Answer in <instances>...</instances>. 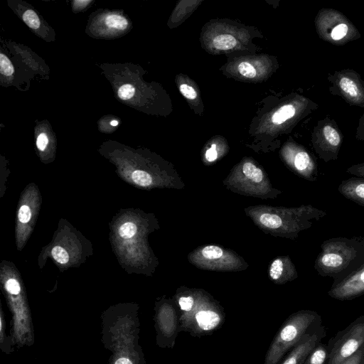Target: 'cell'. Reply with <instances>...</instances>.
<instances>
[{
	"label": "cell",
	"mask_w": 364,
	"mask_h": 364,
	"mask_svg": "<svg viewBox=\"0 0 364 364\" xmlns=\"http://www.w3.org/2000/svg\"><path fill=\"white\" fill-rule=\"evenodd\" d=\"M364 263V237H333L324 240L317 255L314 269L333 282L344 277Z\"/></svg>",
	"instance_id": "obj_1"
},
{
	"label": "cell",
	"mask_w": 364,
	"mask_h": 364,
	"mask_svg": "<svg viewBox=\"0 0 364 364\" xmlns=\"http://www.w3.org/2000/svg\"><path fill=\"white\" fill-rule=\"evenodd\" d=\"M321 325V317L314 311L301 310L291 314L275 335L267 352L264 364H278L305 335Z\"/></svg>",
	"instance_id": "obj_2"
},
{
	"label": "cell",
	"mask_w": 364,
	"mask_h": 364,
	"mask_svg": "<svg viewBox=\"0 0 364 364\" xmlns=\"http://www.w3.org/2000/svg\"><path fill=\"white\" fill-rule=\"evenodd\" d=\"M327 348L328 364H340L364 348V314L331 338Z\"/></svg>",
	"instance_id": "obj_3"
},
{
	"label": "cell",
	"mask_w": 364,
	"mask_h": 364,
	"mask_svg": "<svg viewBox=\"0 0 364 364\" xmlns=\"http://www.w3.org/2000/svg\"><path fill=\"white\" fill-rule=\"evenodd\" d=\"M224 320L225 315L220 308L200 296L189 314L180 316V331H187L194 336H200L218 328Z\"/></svg>",
	"instance_id": "obj_4"
},
{
	"label": "cell",
	"mask_w": 364,
	"mask_h": 364,
	"mask_svg": "<svg viewBox=\"0 0 364 364\" xmlns=\"http://www.w3.org/2000/svg\"><path fill=\"white\" fill-rule=\"evenodd\" d=\"M328 294L340 301L351 300L364 294V263L344 277L333 282Z\"/></svg>",
	"instance_id": "obj_5"
},
{
	"label": "cell",
	"mask_w": 364,
	"mask_h": 364,
	"mask_svg": "<svg viewBox=\"0 0 364 364\" xmlns=\"http://www.w3.org/2000/svg\"><path fill=\"white\" fill-rule=\"evenodd\" d=\"M341 145V135L331 125L323 127L321 133L316 136L314 141L316 152L325 162L337 159Z\"/></svg>",
	"instance_id": "obj_6"
},
{
	"label": "cell",
	"mask_w": 364,
	"mask_h": 364,
	"mask_svg": "<svg viewBox=\"0 0 364 364\" xmlns=\"http://www.w3.org/2000/svg\"><path fill=\"white\" fill-rule=\"evenodd\" d=\"M325 336L326 331L323 325L314 331L305 335L291 349L282 364H304L310 353Z\"/></svg>",
	"instance_id": "obj_7"
},
{
	"label": "cell",
	"mask_w": 364,
	"mask_h": 364,
	"mask_svg": "<svg viewBox=\"0 0 364 364\" xmlns=\"http://www.w3.org/2000/svg\"><path fill=\"white\" fill-rule=\"evenodd\" d=\"M157 320L161 333L172 347L180 331L179 318L174 308L167 304L163 305L158 313Z\"/></svg>",
	"instance_id": "obj_8"
},
{
	"label": "cell",
	"mask_w": 364,
	"mask_h": 364,
	"mask_svg": "<svg viewBox=\"0 0 364 364\" xmlns=\"http://www.w3.org/2000/svg\"><path fill=\"white\" fill-rule=\"evenodd\" d=\"M338 191L345 198L364 207V177L354 176L343 180Z\"/></svg>",
	"instance_id": "obj_9"
},
{
	"label": "cell",
	"mask_w": 364,
	"mask_h": 364,
	"mask_svg": "<svg viewBox=\"0 0 364 364\" xmlns=\"http://www.w3.org/2000/svg\"><path fill=\"white\" fill-rule=\"evenodd\" d=\"M269 274L272 280L281 283L297 277L295 267L288 257L275 259L271 264Z\"/></svg>",
	"instance_id": "obj_10"
},
{
	"label": "cell",
	"mask_w": 364,
	"mask_h": 364,
	"mask_svg": "<svg viewBox=\"0 0 364 364\" xmlns=\"http://www.w3.org/2000/svg\"><path fill=\"white\" fill-rule=\"evenodd\" d=\"M338 87L343 95L351 100H356L360 96V87L357 82L350 77L343 76L340 78Z\"/></svg>",
	"instance_id": "obj_11"
},
{
	"label": "cell",
	"mask_w": 364,
	"mask_h": 364,
	"mask_svg": "<svg viewBox=\"0 0 364 364\" xmlns=\"http://www.w3.org/2000/svg\"><path fill=\"white\" fill-rule=\"evenodd\" d=\"M327 344L319 343L310 353L304 364H328Z\"/></svg>",
	"instance_id": "obj_12"
},
{
	"label": "cell",
	"mask_w": 364,
	"mask_h": 364,
	"mask_svg": "<svg viewBox=\"0 0 364 364\" xmlns=\"http://www.w3.org/2000/svg\"><path fill=\"white\" fill-rule=\"evenodd\" d=\"M201 296H193V295H181L177 298V304L180 310L181 311V315L184 316L189 314L198 302Z\"/></svg>",
	"instance_id": "obj_13"
},
{
	"label": "cell",
	"mask_w": 364,
	"mask_h": 364,
	"mask_svg": "<svg viewBox=\"0 0 364 364\" xmlns=\"http://www.w3.org/2000/svg\"><path fill=\"white\" fill-rule=\"evenodd\" d=\"M296 109L292 105H285L280 107L272 117V121L275 124H281L295 114Z\"/></svg>",
	"instance_id": "obj_14"
},
{
	"label": "cell",
	"mask_w": 364,
	"mask_h": 364,
	"mask_svg": "<svg viewBox=\"0 0 364 364\" xmlns=\"http://www.w3.org/2000/svg\"><path fill=\"white\" fill-rule=\"evenodd\" d=\"M215 48L221 50L232 48L237 44L234 36L230 34H221L215 36L213 40Z\"/></svg>",
	"instance_id": "obj_15"
},
{
	"label": "cell",
	"mask_w": 364,
	"mask_h": 364,
	"mask_svg": "<svg viewBox=\"0 0 364 364\" xmlns=\"http://www.w3.org/2000/svg\"><path fill=\"white\" fill-rule=\"evenodd\" d=\"M244 175L251 181L259 183L264 177L263 172L251 162H246L242 166Z\"/></svg>",
	"instance_id": "obj_16"
},
{
	"label": "cell",
	"mask_w": 364,
	"mask_h": 364,
	"mask_svg": "<svg viewBox=\"0 0 364 364\" xmlns=\"http://www.w3.org/2000/svg\"><path fill=\"white\" fill-rule=\"evenodd\" d=\"M105 23L110 28L120 30L127 28L128 26L127 20L124 17L117 14H110L107 16L105 18Z\"/></svg>",
	"instance_id": "obj_17"
},
{
	"label": "cell",
	"mask_w": 364,
	"mask_h": 364,
	"mask_svg": "<svg viewBox=\"0 0 364 364\" xmlns=\"http://www.w3.org/2000/svg\"><path fill=\"white\" fill-rule=\"evenodd\" d=\"M202 256L207 259H218L224 255L223 249L215 245H208L201 250Z\"/></svg>",
	"instance_id": "obj_18"
},
{
	"label": "cell",
	"mask_w": 364,
	"mask_h": 364,
	"mask_svg": "<svg viewBox=\"0 0 364 364\" xmlns=\"http://www.w3.org/2000/svg\"><path fill=\"white\" fill-rule=\"evenodd\" d=\"M132 179L134 183L141 186H149L152 183L151 176L144 171H134L132 174Z\"/></svg>",
	"instance_id": "obj_19"
},
{
	"label": "cell",
	"mask_w": 364,
	"mask_h": 364,
	"mask_svg": "<svg viewBox=\"0 0 364 364\" xmlns=\"http://www.w3.org/2000/svg\"><path fill=\"white\" fill-rule=\"evenodd\" d=\"M137 232V227L131 222L123 223L119 228V235L122 239H132Z\"/></svg>",
	"instance_id": "obj_20"
},
{
	"label": "cell",
	"mask_w": 364,
	"mask_h": 364,
	"mask_svg": "<svg viewBox=\"0 0 364 364\" xmlns=\"http://www.w3.org/2000/svg\"><path fill=\"white\" fill-rule=\"evenodd\" d=\"M23 19L26 24L33 29L40 26V20L36 13L33 10H27L23 15Z\"/></svg>",
	"instance_id": "obj_21"
},
{
	"label": "cell",
	"mask_w": 364,
	"mask_h": 364,
	"mask_svg": "<svg viewBox=\"0 0 364 364\" xmlns=\"http://www.w3.org/2000/svg\"><path fill=\"white\" fill-rule=\"evenodd\" d=\"M51 254L54 259L61 264H66L69 260V255L67 251L60 246L54 247L52 249Z\"/></svg>",
	"instance_id": "obj_22"
},
{
	"label": "cell",
	"mask_w": 364,
	"mask_h": 364,
	"mask_svg": "<svg viewBox=\"0 0 364 364\" xmlns=\"http://www.w3.org/2000/svg\"><path fill=\"white\" fill-rule=\"evenodd\" d=\"M0 70L1 73L6 76H10L14 72L11 60L3 53L0 54Z\"/></svg>",
	"instance_id": "obj_23"
},
{
	"label": "cell",
	"mask_w": 364,
	"mask_h": 364,
	"mask_svg": "<svg viewBox=\"0 0 364 364\" xmlns=\"http://www.w3.org/2000/svg\"><path fill=\"white\" fill-rule=\"evenodd\" d=\"M348 26L344 23L336 26L331 32V38L334 41L343 39L348 33Z\"/></svg>",
	"instance_id": "obj_24"
},
{
	"label": "cell",
	"mask_w": 364,
	"mask_h": 364,
	"mask_svg": "<svg viewBox=\"0 0 364 364\" xmlns=\"http://www.w3.org/2000/svg\"><path fill=\"white\" fill-rule=\"evenodd\" d=\"M238 71L242 75L247 78H253L256 75L255 68L247 62L240 63L238 65Z\"/></svg>",
	"instance_id": "obj_25"
},
{
	"label": "cell",
	"mask_w": 364,
	"mask_h": 364,
	"mask_svg": "<svg viewBox=\"0 0 364 364\" xmlns=\"http://www.w3.org/2000/svg\"><path fill=\"white\" fill-rule=\"evenodd\" d=\"M135 88L130 84L122 85L118 90V96L121 100H127L133 97Z\"/></svg>",
	"instance_id": "obj_26"
},
{
	"label": "cell",
	"mask_w": 364,
	"mask_h": 364,
	"mask_svg": "<svg viewBox=\"0 0 364 364\" xmlns=\"http://www.w3.org/2000/svg\"><path fill=\"white\" fill-rule=\"evenodd\" d=\"M5 287L8 292L11 294L16 295L21 291V287L18 282L14 279H9L5 284Z\"/></svg>",
	"instance_id": "obj_27"
},
{
	"label": "cell",
	"mask_w": 364,
	"mask_h": 364,
	"mask_svg": "<svg viewBox=\"0 0 364 364\" xmlns=\"http://www.w3.org/2000/svg\"><path fill=\"white\" fill-rule=\"evenodd\" d=\"M31 217L30 208L26 205H23L18 210V218L21 223H27Z\"/></svg>",
	"instance_id": "obj_28"
},
{
	"label": "cell",
	"mask_w": 364,
	"mask_h": 364,
	"mask_svg": "<svg viewBox=\"0 0 364 364\" xmlns=\"http://www.w3.org/2000/svg\"><path fill=\"white\" fill-rule=\"evenodd\" d=\"M364 358V348L340 364H360Z\"/></svg>",
	"instance_id": "obj_29"
},
{
	"label": "cell",
	"mask_w": 364,
	"mask_h": 364,
	"mask_svg": "<svg viewBox=\"0 0 364 364\" xmlns=\"http://www.w3.org/2000/svg\"><path fill=\"white\" fill-rule=\"evenodd\" d=\"M180 92L186 98L189 100H194L197 97L196 90L190 85L182 84L180 86Z\"/></svg>",
	"instance_id": "obj_30"
},
{
	"label": "cell",
	"mask_w": 364,
	"mask_h": 364,
	"mask_svg": "<svg viewBox=\"0 0 364 364\" xmlns=\"http://www.w3.org/2000/svg\"><path fill=\"white\" fill-rule=\"evenodd\" d=\"M346 171L355 176L364 177V162L350 166Z\"/></svg>",
	"instance_id": "obj_31"
},
{
	"label": "cell",
	"mask_w": 364,
	"mask_h": 364,
	"mask_svg": "<svg viewBox=\"0 0 364 364\" xmlns=\"http://www.w3.org/2000/svg\"><path fill=\"white\" fill-rule=\"evenodd\" d=\"M48 139L46 133H41L36 139V146L38 149L41 151H44L48 144Z\"/></svg>",
	"instance_id": "obj_32"
},
{
	"label": "cell",
	"mask_w": 364,
	"mask_h": 364,
	"mask_svg": "<svg viewBox=\"0 0 364 364\" xmlns=\"http://www.w3.org/2000/svg\"><path fill=\"white\" fill-rule=\"evenodd\" d=\"M218 157V152L216 151V146L215 144H212L211 147L206 151L205 153V158L206 159L210 161H214Z\"/></svg>",
	"instance_id": "obj_33"
},
{
	"label": "cell",
	"mask_w": 364,
	"mask_h": 364,
	"mask_svg": "<svg viewBox=\"0 0 364 364\" xmlns=\"http://www.w3.org/2000/svg\"><path fill=\"white\" fill-rule=\"evenodd\" d=\"M114 364H132V363L127 358H120L116 360Z\"/></svg>",
	"instance_id": "obj_34"
},
{
	"label": "cell",
	"mask_w": 364,
	"mask_h": 364,
	"mask_svg": "<svg viewBox=\"0 0 364 364\" xmlns=\"http://www.w3.org/2000/svg\"><path fill=\"white\" fill-rule=\"evenodd\" d=\"M118 124H119V122L117 120H115V119L112 120L111 122H110V124L112 126H117V125H118Z\"/></svg>",
	"instance_id": "obj_35"
},
{
	"label": "cell",
	"mask_w": 364,
	"mask_h": 364,
	"mask_svg": "<svg viewBox=\"0 0 364 364\" xmlns=\"http://www.w3.org/2000/svg\"><path fill=\"white\" fill-rule=\"evenodd\" d=\"M360 364H364V358H363V359L362 360V361H361Z\"/></svg>",
	"instance_id": "obj_36"
}]
</instances>
